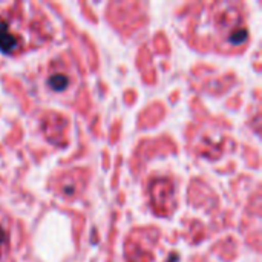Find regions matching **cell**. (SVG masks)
<instances>
[{
  "instance_id": "cell-1",
  "label": "cell",
  "mask_w": 262,
  "mask_h": 262,
  "mask_svg": "<svg viewBox=\"0 0 262 262\" xmlns=\"http://www.w3.org/2000/svg\"><path fill=\"white\" fill-rule=\"evenodd\" d=\"M23 45L25 40L20 37V34L12 29L11 23L6 18L0 17V51L12 55L21 51Z\"/></svg>"
},
{
  "instance_id": "cell-2",
  "label": "cell",
  "mask_w": 262,
  "mask_h": 262,
  "mask_svg": "<svg viewBox=\"0 0 262 262\" xmlns=\"http://www.w3.org/2000/svg\"><path fill=\"white\" fill-rule=\"evenodd\" d=\"M48 84L55 92L66 91L68 86H69V77L64 72H51L49 77H48Z\"/></svg>"
},
{
  "instance_id": "cell-3",
  "label": "cell",
  "mask_w": 262,
  "mask_h": 262,
  "mask_svg": "<svg viewBox=\"0 0 262 262\" xmlns=\"http://www.w3.org/2000/svg\"><path fill=\"white\" fill-rule=\"evenodd\" d=\"M11 249V233L3 221H0V261L8 256Z\"/></svg>"
}]
</instances>
